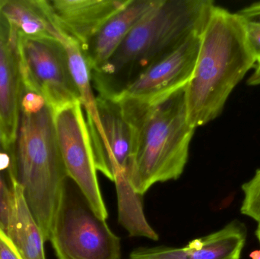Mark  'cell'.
<instances>
[{
  "label": "cell",
  "mask_w": 260,
  "mask_h": 259,
  "mask_svg": "<svg viewBox=\"0 0 260 259\" xmlns=\"http://www.w3.org/2000/svg\"><path fill=\"white\" fill-rule=\"evenodd\" d=\"M12 151L13 176L22 188L44 240L50 241L53 219L69 176L58 143L53 109L40 94L27 93L20 100Z\"/></svg>",
  "instance_id": "6da1fadb"
},
{
  "label": "cell",
  "mask_w": 260,
  "mask_h": 259,
  "mask_svg": "<svg viewBox=\"0 0 260 259\" xmlns=\"http://www.w3.org/2000/svg\"><path fill=\"white\" fill-rule=\"evenodd\" d=\"M256 62L241 17L215 6L202 35L193 74L185 88L189 124L196 129L216 119Z\"/></svg>",
  "instance_id": "7a4b0ae2"
},
{
  "label": "cell",
  "mask_w": 260,
  "mask_h": 259,
  "mask_svg": "<svg viewBox=\"0 0 260 259\" xmlns=\"http://www.w3.org/2000/svg\"><path fill=\"white\" fill-rule=\"evenodd\" d=\"M215 7L211 0H160L135 26L112 57L91 74L99 94L106 93L118 78L127 76L126 86L188 38L203 33Z\"/></svg>",
  "instance_id": "3957f363"
},
{
  "label": "cell",
  "mask_w": 260,
  "mask_h": 259,
  "mask_svg": "<svg viewBox=\"0 0 260 259\" xmlns=\"http://www.w3.org/2000/svg\"><path fill=\"white\" fill-rule=\"evenodd\" d=\"M121 107L134 129L129 176L135 192L143 196L154 184L180 178L196 130L186 118L185 88L152 107Z\"/></svg>",
  "instance_id": "277c9868"
},
{
  "label": "cell",
  "mask_w": 260,
  "mask_h": 259,
  "mask_svg": "<svg viewBox=\"0 0 260 259\" xmlns=\"http://www.w3.org/2000/svg\"><path fill=\"white\" fill-rule=\"evenodd\" d=\"M50 241L58 259H121L120 239L70 177L62 189Z\"/></svg>",
  "instance_id": "5b68a950"
},
{
  "label": "cell",
  "mask_w": 260,
  "mask_h": 259,
  "mask_svg": "<svg viewBox=\"0 0 260 259\" xmlns=\"http://www.w3.org/2000/svg\"><path fill=\"white\" fill-rule=\"evenodd\" d=\"M96 106L97 122L87 123L96 170L115 182L118 203H127L138 196L129 176L134 140L133 124L112 97L99 94Z\"/></svg>",
  "instance_id": "8992f818"
},
{
  "label": "cell",
  "mask_w": 260,
  "mask_h": 259,
  "mask_svg": "<svg viewBox=\"0 0 260 259\" xmlns=\"http://www.w3.org/2000/svg\"><path fill=\"white\" fill-rule=\"evenodd\" d=\"M16 38L23 86L42 95L53 112L80 101L63 45L50 38Z\"/></svg>",
  "instance_id": "52a82bcc"
},
{
  "label": "cell",
  "mask_w": 260,
  "mask_h": 259,
  "mask_svg": "<svg viewBox=\"0 0 260 259\" xmlns=\"http://www.w3.org/2000/svg\"><path fill=\"white\" fill-rule=\"evenodd\" d=\"M203 33L188 38L147 67L117 94L108 97L133 109H145L186 88L193 74Z\"/></svg>",
  "instance_id": "ba28073f"
},
{
  "label": "cell",
  "mask_w": 260,
  "mask_h": 259,
  "mask_svg": "<svg viewBox=\"0 0 260 259\" xmlns=\"http://www.w3.org/2000/svg\"><path fill=\"white\" fill-rule=\"evenodd\" d=\"M55 129L67 174L82 190L99 217L108 211L98 180L97 170L83 107L80 101L53 112Z\"/></svg>",
  "instance_id": "9c48e42d"
},
{
  "label": "cell",
  "mask_w": 260,
  "mask_h": 259,
  "mask_svg": "<svg viewBox=\"0 0 260 259\" xmlns=\"http://www.w3.org/2000/svg\"><path fill=\"white\" fill-rule=\"evenodd\" d=\"M247 233L238 222L189 242L181 248L141 247L130 254L133 259H241Z\"/></svg>",
  "instance_id": "30bf717a"
},
{
  "label": "cell",
  "mask_w": 260,
  "mask_h": 259,
  "mask_svg": "<svg viewBox=\"0 0 260 259\" xmlns=\"http://www.w3.org/2000/svg\"><path fill=\"white\" fill-rule=\"evenodd\" d=\"M129 0H51L53 19L62 33L84 48Z\"/></svg>",
  "instance_id": "8fae6325"
},
{
  "label": "cell",
  "mask_w": 260,
  "mask_h": 259,
  "mask_svg": "<svg viewBox=\"0 0 260 259\" xmlns=\"http://www.w3.org/2000/svg\"><path fill=\"white\" fill-rule=\"evenodd\" d=\"M21 90L16 35L0 12V136L10 147L18 129Z\"/></svg>",
  "instance_id": "7c38bea8"
},
{
  "label": "cell",
  "mask_w": 260,
  "mask_h": 259,
  "mask_svg": "<svg viewBox=\"0 0 260 259\" xmlns=\"http://www.w3.org/2000/svg\"><path fill=\"white\" fill-rule=\"evenodd\" d=\"M160 0H129L113 15L82 49L91 74L97 72L112 57L135 26Z\"/></svg>",
  "instance_id": "4fadbf2b"
},
{
  "label": "cell",
  "mask_w": 260,
  "mask_h": 259,
  "mask_svg": "<svg viewBox=\"0 0 260 259\" xmlns=\"http://www.w3.org/2000/svg\"><path fill=\"white\" fill-rule=\"evenodd\" d=\"M11 199L6 234L22 259H46L44 235L26 202L21 186L9 176Z\"/></svg>",
  "instance_id": "5bb4252c"
},
{
  "label": "cell",
  "mask_w": 260,
  "mask_h": 259,
  "mask_svg": "<svg viewBox=\"0 0 260 259\" xmlns=\"http://www.w3.org/2000/svg\"><path fill=\"white\" fill-rule=\"evenodd\" d=\"M1 15L20 38L57 40L60 31L47 0H3Z\"/></svg>",
  "instance_id": "9a60e30c"
},
{
  "label": "cell",
  "mask_w": 260,
  "mask_h": 259,
  "mask_svg": "<svg viewBox=\"0 0 260 259\" xmlns=\"http://www.w3.org/2000/svg\"><path fill=\"white\" fill-rule=\"evenodd\" d=\"M13 151L0 136V227L6 232L9 224L11 193L9 174L13 171Z\"/></svg>",
  "instance_id": "2e32d148"
},
{
  "label": "cell",
  "mask_w": 260,
  "mask_h": 259,
  "mask_svg": "<svg viewBox=\"0 0 260 259\" xmlns=\"http://www.w3.org/2000/svg\"><path fill=\"white\" fill-rule=\"evenodd\" d=\"M244 200L241 211L243 214L260 224V169L250 180L242 186Z\"/></svg>",
  "instance_id": "e0dca14e"
},
{
  "label": "cell",
  "mask_w": 260,
  "mask_h": 259,
  "mask_svg": "<svg viewBox=\"0 0 260 259\" xmlns=\"http://www.w3.org/2000/svg\"><path fill=\"white\" fill-rule=\"evenodd\" d=\"M242 19L249 47L258 61L260 59V24Z\"/></svg>",
  "instance_id": "ac0fdd59"
},
{
  "label": "cell",
  "mask_w": 260,
  "mask_h": 259,
  "mask_svg": "<svg viewBox=\"0 0 260 259\" xmlns=\"http://www.w3.org/2000/svg\"><path fill=\"white\" fill-rule=\"evenodd\" d=\"M0 259H22L0 227Z\"/></svg>",
  "instance_id": "d6986e66"
},
{
  "label": "cell",
  "mask_w": 260,
  "mask_h": 259,
  "mask_svg": "<svg viewBox=\"0 0 260 259\" xmlns=\"http://www.w3.org/2000/svg\"><path fill=\"white\" fill-rule=\"evenodd\" d=\"M237 13L244 20L260 24V2L247 6Z\"/></svg>",
  "instance_id": "ffe728a7"
},
{
  "label": "cell",
  "mask_w": 260,
  "mask_h": 259,
  "mask_svg": "<svg viewBox=\"0 0 260 259\" xmlns=\"http://www.w3.org/2000/svg\"><path fill=\"white\" fill-rule=\"evenodd\" d=\"M247 84L251 86L260 85V59L256 62L254 66V71L249 78Z\"/></svg>",
  "instance_id": "44dd1931"
},
{
  "label": "cell",
  "mask_w": 260,
  "mask_h": 259,
  "mask_svg": "<svg viewBox=\"0 0 260 259\" xmlns=\"http://www.w3.org/2000/svg\"><path fill=\"white\" fill-rule=\"evenodd\" d=\"M256 237H257L258 240H259L260 243V224L258 225L257 230H256Z\"/></svg>",
  "instance_id": "7402d4cb"
},
{
  "label": "cell",
  "mask_w": 260,
  "mask_h": 259,
  "mask_svg": "<svg viewBox=\"0 0 260 259\" xmlns=\"http://www.w3.org/2000/svg\"><path fill=\"white\" fill-rule=\"evenodd\" d=\"M3 0H0V12H1L2 5H3Z\"/></svg>",
  "instance_id": "603a6c76"
},
{
  "label": "cell",
  "mask_w": 260,
  "mask_h": 259,
  "mask_svg": "<svg viewBox=\"0 0 260 259\" xmlns=\"http://www.w3.org/2000/svg\"><path fill=\"white\" fill-rule=\"evenodd\" d=\"M128 259H133V258H128Z\"/></svg>",
  "instance_id": "cb8c5ba5"
}]
</instances>
